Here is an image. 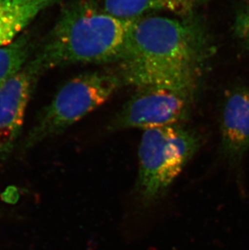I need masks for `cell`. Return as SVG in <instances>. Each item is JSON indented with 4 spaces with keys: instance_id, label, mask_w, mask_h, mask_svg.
<instances>
[{
    "instance_id": "6da1fadb",
    "label": "cell",
    "mask_w": 249,
    "mask_h": 250,
    "mask_svg": "<svg viewBox=\"0 0 249 250\" xmlns=\"http://www.w3.org/2000/svg\"><path fill=\"white\" fill-rule=\"evenodd\" d=\"M214 45L196 12L134 18L115 70L123 84L160 87L197 97Z\"/></svg>"
},
{
    "instance_id": "7a4b0ae2",
    "label": "cell",
    "mask_w": 249,
    "mask_h": 250,
    "mask_svg": "<svg viewBox=\"0 0 249 250\" xmlns=\"http://www.w3.org/2000/svg\"><path fill=\"white\" fill-rule=\"evenodd\" d=\"M133 21L110 14L97 0H71L32 59L42 74L77 64H114Z\"/></svg>"
},
{
    "instance_id": "3957f363",
    "label": "cell",
    "mask_w": 249,
    "mask_h": 250,
    "mask_svg": "<svg viewBox=\"0 0 249 250\" xmlns=\"http://www.w3.org/2000/svg\"><path fill=\"white\" fill-rule=\"evenodd\" d=\"M202 145V135L184 124L144 130L134 188L138 204L148 209L160 203Z\"/></svg>"
},
{
    "instance_id": "277c9868",
    "label": "cell",
    "mask_w": 249,
    "mask_h": 250,
    "mask_svg": "<svg viewBox=\"0 0 249 250\" xmlns=\"http://www.w3.org/2000/svg\"><path fill=\"white\" fill-rule=\"evenodd\" d=\"M123 85L114 69L90 71L71 79L41 112L26 139V148L66 131L108 102Z\"/></svg>"
},
{
    "instance_id": "5b68a950",
    "label": "cell",
    "mask_w": 249,
    "mask_h": 250,
    "mask_svg": "<svg viewBox=\"0 0 249 250\" xmlns=\"http://www.w3.org/2000/svg\"><path fill=\"white\" fill-rule=\"evenodd\" d=\"M109 121L111 132L184 124L190 116L196 97L160 87L137 88Z\"/></svg>"
},
{
    "instance_id": "8992f818",
    "label": "cell",
    "mask_w": 249,
    "mask_h": 250,
    "mask_svg": "<svg viewBox=\"0 0 249 250\" xmlns=\"http://www.w3.org/2000/svg\"><path fill=\"white\" fill-rule=\"evenodd\" d=\"M42 75L31 58L0 87V163L14 150L24 125L28 102Z\"/></svg>"
},
{
    "instance_id": "52a82bcc",
    "label": "cell",
    "mask_w": 249,
    "mask_h": 250,
    "mask_svg": "<svg viewBox=\"0 0 249 250\" xmlns=\"http://www.w3.org/2000/svg\"><path fill=\"white\" fill-rule=\"evenodd\" d=\"M219 158L234 170L239 179L242 163L249 150V87L228 90L222 104Z\"/></svg>"
},
{
    "instance_id": "ba28073f",
    "label": "cell",
    "mask_w": 249,
    "mask_h": 250,
    "mask_svg": "<svg viewBox=\"0 0 249 250\" xmlns=\"http://www.w3.org/2000/svg\"><path fill=\"white\" fill-rule=\"evenodd\" d=\"M59 0H0V47L24 33L41 12Z\"/></svg>"
},
{
    "instance_id": "9c48e42d",
    "label": "cell",
    "mask_w": 249,
    "mask_h": 250,
    "mask_svg": "<svg viewBox=\"0 0 249 250\" xmlns=\"http://www.w3.org/2000/svg\"><path fill=\"white\" fill-rule=\"evenodd\" d=\"M212 0H102L104 9L115 17L134 19L150 12H168L176 16L196 12Z\"/></svg>"
},
{
    "instance_id": "30bf717a",
    "label": "cell",
    "mask_w": 249,
    "mask_h": 250,
    "mask_svg": "<svg viewBox=\"0 0 249 250\" xmlns=\"http://www.w3.org/2000/svg\"><path fill=\"white\" fill-rule=\"evenodd\" d=\"M36 49L29 33H22L13 42L0 47V87L28 62Z\"/></svg>"
},
{
    "instance_id": "8fae6325",
    "label": "cell",
    "mask_w": 249,
    "mask_h": 250,
    "mask_svg": "<svg viewBox=\"0 0 249 250\" xmlns=\"http://www.w3.org/2000/svg\"><path fill=\"white\" fill-rule=\"evenodd\" d=\"M233 33L241 45L249 50V0H244L235 10Z\"/></svg>"
}]
</instances>
